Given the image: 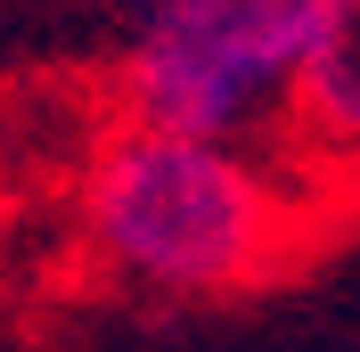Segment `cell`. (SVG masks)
<instances>
[{"mask_svg": "<svg viewBox=\"0 0 360 352\" xmlns=\"http://www.w3.org/2000/svg\"><path fill=\"white\" fill-rule=\"evenodd\" d=\"M82 230L123 287L164 303H213L287 270V254L303 246V205L229 139L123 123L90 156Z\"/></svg>", "mask_w": 360, "mask_h": 352, "instance_id": "obj_1", "label": "cell"}, {"mask_svg": "<svg viewBox=\"0 0 360 352\" xmlns=\"http://www.w3.org/2000/svg\"><path fill=\"white\" fill-rule=\"evenodd\" d=\"M295 123L328 156H360V0H319L311 58L295 82Z\"/></svg>", "mask_w": 360, "mask_h": 352, "instance_id": "obj_3", "label": "cell"}, {"mask_svg": "<svg viewBox=\"0 0 360 352\" xmlns=\"http://www.w3.org/2000/svg\"><path fill=\"white\" fill-rule=\"evenodd\" d=\"M319 0H148L123 42L131 123L238 139L295 115Z\"/></svg>", "mask_w": 360, "mask_h": 352, "instance_id": "obj_2", "label": "cell"}]
</instances>
